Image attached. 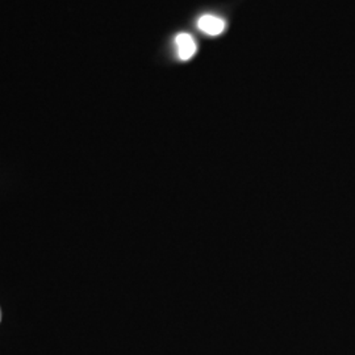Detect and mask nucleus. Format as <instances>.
Returning a JSON list of instances; mask_svg holds the SVG:
<instances>
[{
    "instance_id": "1",
    "label": "nucleus",
    "mask_w": 355,
    "mask_h": 355,
    "mask_svg": "<svg viewBox=\"0 0 355 355\" xmlns=\"http://www.w3.org/2000/svg\"><path fill=\"white\" fill-rule=\"evenodd\" d=\"M198 26L202 32L209 36H218L225 29V21L214 15H204L199 19Z\"/></svg>"
},
{
    "instance_id": "2",
    "label": "nucleus",
    "mask_w": 355,
    "mask_h": 355,
    "mask_svg": "<svg viewBox=\"0 0 355 355\" xmlns=\"http://www.w3.org/2000/svg\"><path fill=\"white\" fill-rule=\"evenodd\" d=\"M175 45H177L178 55L182 61L190 60L196 51V44L189 33L178 35L177 38H175Z\"/></svg>"
},
{
    "instance_id": "3",
    "label": "nucleus",
    "mask_w": 355,
    "mask_h": 355,
    "mask_svg": "<svg viewBox=\"0 0 355 355\" xmlns=\"http://www.w3.org/2000/svg\"><path fill=\"white\" fill-rule=\"evenodd\" d=\"M0 321H1V311H0Z\"/></svg>"
}]
</instances>
